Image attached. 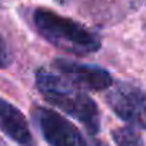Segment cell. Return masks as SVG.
I'll use <instances>...</instances> for the list:
<instances>
[{"instance_id":"1","label":"cell","mask_w":146,"mask_h":146,"mask_svg":"<svg viewBox=\"0 0 146 146\" xmlns=\"http://www.w3.org/2000/svg\"><path fill=\"white\" fill-rule=\"evenodd\" d=\"M36 86L49 103L82 122L92 135L99 133V108L82 89L75 88L67 80L46 70H39L36 73Z\"/></svg>"},{"instance_id":"2","label":"cell","mask_w":146,"mask_h":146,"mask_svg":"<svg viewBox=\"0 0 146 146\" xmlns=\"http://www.w3.org/2000/svg\"><path fill=\"white\" fill-rule=\"evenodd\" d=\"M33 23L36 30L49 43L73 54L85 56L95 53L102 46L100 37L96 33L49 9H36L33 12Z\"/></svg>"},{"instance_id":"3","label":"cell","mask_w":146,"mask_h":146,"mask_svg":"<svg viewBox=\"0 0 146 146\" xmlns=\"http://www.w3.org/2000/svg\"><path fill=\"white\" fill-rule=\"evenodd\" d=\"M112 88V86H110ZM109 108L129 126L146 130V92L140 88L117 82L106 95Z\"/></svg>"},{"instance_id":"4","label":"cell","mask_w":146,"mask_h":146,"mask_svg":"<svg viewBox=\"0 0 146 146\" xmlns=\"http://www.w3.org/2000/svg\"><path fill=\"white\" fill-rule=\"evenodd\" d=\"M32 116L50 146H89L80 130L56 110L37 106L33 109Z\"/></svg>"},{"instance_id":"5","label":"cell","mask_w":146,"mask_h":146,"mask_svg":"<svg viewBox=\"0 0 146 146\" xmlns=\"http://www.w3.org/2000/svg\"><path fill=\"white\" fill-rule=\"evenodd\" d=\"M53 66L64 78V80L78 89L100 92L113 85L110 73L99 66L85 64L67 59H56L53 60Z\"/></svg>"},{"instance_id":"6","label":"cell","mask_w":146,"mask_h":146,"mask_svg":"<svg viewBox=\"0 0 146 146\" xmlns=\"http://www.w3.org/2000/svg\"><path fill=\"white\" fill-rule=\"evenodd\" d=\"M0 130L19 146H33V137L26 117L16 106L2 98H0Z\"/></svg>"},{"instance_id":"7","label":"cell","mask_w":146,"mask_h":146,"mask_svg":"<svg viewBox=\"0 0 146 146\" xmlns=\"http://www.w3.org/2000/svg\"><path fill=\"white\" fill-rule=\"evenodd\" d=\"M112 139L116 146H143L140 133L133 126H122L112 132Z\"/></svg>"},{"instance_id":"8","label":"cell","mask_w":146,"mask_h":146,"mask_svg":"<svg viewBox=\"0 0 146 146\" xmlns=\"http://www.w3.org/2000/svg\"><path fill=\"white\" fill-rule=\"evenodd\" d=\"M12 63V54L6 42L0 36V69H6Z\"/></svg>"},{"instance_id":"9","label":"cell","mask_w":146,"mask_h":146,"mask_svg":"<svg viewBox=\"0 0 146 146\" xmlns=\"http://www.w3.org/2000/svg\"><path fill=\"white\" fill-rule=\"evenodd\" d=\"M0 146H6V143H5V142H3L2 139H0Z\"/></svg>"}]
</instances>
